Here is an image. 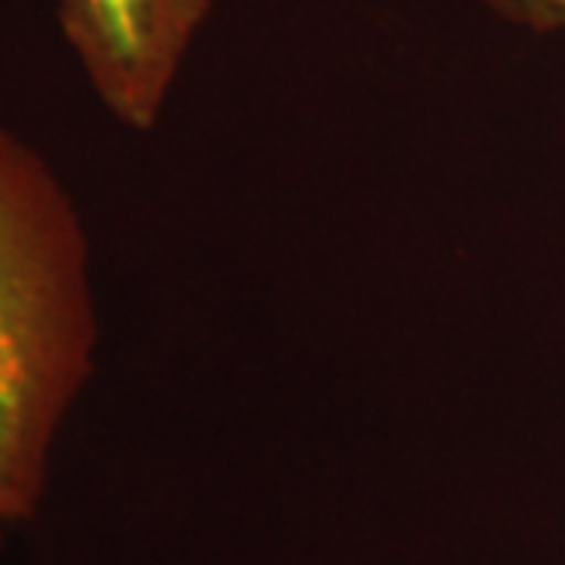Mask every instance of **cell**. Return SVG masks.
I'll use <instances>...</instances> for the list:
<instances>
[{
	"label": "cell",
	"mask_w": 565,
	"mask_h": 565,
	"mask_svg": "<svg viewBox=\"0 0 565 565\" xmlns=\"http://www.w3.org/2000/svg\"><path fill=\"white\" fill-rule=\"evenodd\" d=\"M98 343L79 204L32 141L0 126V525L39 512Z\"/></svg>",
	"instance_id": "1"
},
{
	"label": "cell",
	"mask_w": 565,
	"mask_h": 565,
	"mask_svg": "<svg viewBox=\"0 0 565 565\" xmlns=\"http://www.w3.org/2000/svg\"><path fill=\"white\" fill-rule=\"evenodd\" d=\"M95 98L132 132L163 117L211 0H47Z\"/></svg>",
	"instance_id": "2"
}]
</instances>
